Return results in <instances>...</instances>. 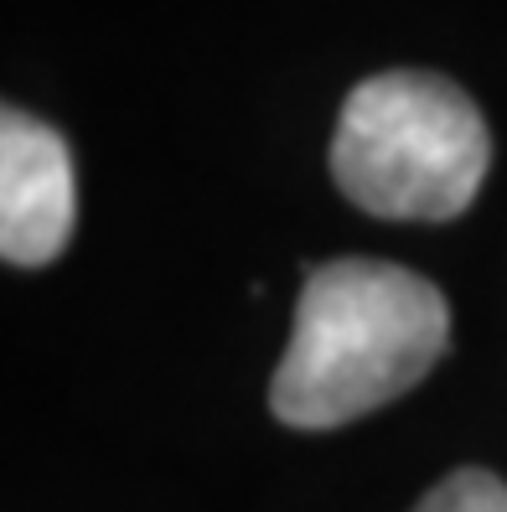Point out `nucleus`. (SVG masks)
<instances>
[{"instance_id": "nucleus-1", "label": "nucleus", "mask_w": 507, "mask_h": 512, "mask_svg": "<svg viewBox=\"0 0 507 512\" xmlns=\"http://www.w3.org/2000/svg\"><path fill=\"white\" fill-rule=\"evenodd\" d=\"M451 342L445 295L404 264L326 259L306 269L295 326L270 378L290 430H337L409 394Z\"/></svg>"}, {"instance_id": "nucleus-3", "label": "nucleus", "mask_w": 507, "mask_h": 512, "mask_svg": "<svg viewBox=\"0 0 507 512\" xmlns=\"http://www.w3.org/2000/svg\"><path fill=\"white\" fill-rule=\"evenodd\" d=\"M73 238V156L42 119L0 114V254L16 269H42Z\"/></svg>"}, {"instance_id": "nucleus-2", "label": "nucleus", "mask_w": 507, "mask_h": 512, "mask_svg": "<svg viewBox=\"0 0 507 512\" xmlns=\"http://www.w3.org/2000/svg\"><path fill=\"white\" fill-rule=\"evenodd\" d=\"M492 166L487 119L440 73H378L347 94L332 176L347 202L394 223H451Z\"/></svg>"}, {"instance_id": "nucleus-4", "label": "nucleus", "mask_w": 507, "mask_h": 512, "mask_svg": "<svg viewBox=\"0 0 507 512\" xmlns=\"http://www.w3.org/2000/svg\"><path fill=\"white\" fill-rule=\"evenodd\" d=\"M414 512H507V481L492 471L461 466L425 492V502Z\"/></svg>"}]
</instances>
